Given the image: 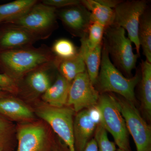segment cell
Segmentation results:
<instances>
[{"label":"cell","mask_w":151,"mask_h":151,"mask_svg":"<svg viewBox=\"0 0 151 151\" xmlns=\"http://www.w3.org/2000/svg\"><path fill=\"white\" fill-rule=\"evenodd\" d=\"M94 139L97 142L98 151H116V144L108 137L107 131L100 124L95 130Z\"/></svg>","instance_id":"obj_25"},{"label":"cell","mask_w":151,"mask_h":151,"mask_svg":"<svg viewBox=\"0 0 151 151\" xmlns=\"http://www.w3.org/2000/svg\"><path fill=\"white\" fill-rule=\"evenodd\" d=\"M99 4L111 9H114L123 1L120 0H96Z\"/></svg>","instance_id":"obj_29"},{"label":"cell","mask_w":151,"mask_h":151,"mask_svg":"<svg viewBox=\"0 0 151 151\" xmlns=\"http://www.w3.org/2000/svg\"><path fill=\"white\" fill-rule=\"evenodd\" d=\"M37 2L36 0H16L0 5V23H9L19 18Z\"/></svg>","instance_id":"obj_18"},{"label":"cell","mask_w":151,"mask_h":151,"mask_svg":"<svg viewBox=\"0 0 151 151\" xmlns=\"http://www.w3.org/2000/svg\"><path fill=\"white\" fill-rule=\"evenodd\" d=\"M128 132L134 142L137 151H151V127L147 124L134 103L124 98H116Z\"/></svg>","instance_id":"obj_6"},{"label":"cell","mask_w":151,"mask_h":151,"mask_svg":"<svg viewBox=\"0 0 151 151\" xmlns=\"http://www.w3.org/2000/svg\"><path fill=\"white\" fill-rule=\"evenodd\" d=\"M11 127L8 122L0 115V147L3 148L8 139Z\"/></svg>","instance_id":"obj_26"},{"label":"cell","mask_w":151,"mask_h":151,"mask_svg":"<svg viewBox=\"0 0 151 151\" xmlns=\"http://www.w3.org/2000/svg\"><path fill=\"white\" fill-rule=\"evenodd\" d=\"M70 84L71 82L59 74L54 83L42 94V100L52 107H64L67 104Z\"/></svg>","instance_id":"obj_15"},{"label":"cell","mask_w":151,"mask_h":151,"mask_svg":"<svg viewBox=\"0 0 151 151\" xmlns=\"http://www.w3.org/2000/svg\"><path fill=\"white\" fill-rule=\"evenodd\" d=\"M75 111L70 107L55 108L47 104L38 107L36 114L50 125L67 146L69 151H76L73 134Z\"/></svg>","instance_id":"obj_5"},{"label":"cell","mask_w":151,"mask_h":151,"mask_svg":"<svg viewBox=\"0 0 151 151\" xmlns=\"http://www.w3.org/2000/svg\"><path fill=\"white\" fill-rule=\"evenodd\" d=\"M42 3L46 5L53 7L55 8L67 7L81 4V1L78 0H45Z\"/></svg>","instance_id":"obj_27"},{"label":"cell","mask_w":151,"mask_h":151,"mask_svg":"<svg viewBox=\"0 0 151 151\" xmlns=\"http://www.w3.org/2000/svg\"><path fill=\"white\" fill-rule=\"evenodd\" d=\"M100 122V113L96 106L77 113L73 120L76 151H84Z\"/></svg>","instance_id":"obj_10"},{"label":"cell","mask_w":151,"mask_h":151,"mask_svg":"<svg viewBox=\"0 0 151 151\" xmlns=\"http://www.w3.org/2000/svg\"><path fill=\"white\" fill-rule=\"evenodd\" d=\"M96 107L100 113V124L113 136L119 149L132 151L129 132L116 97L108 93L100 94Z\"/></svg>","instance_id":"obj_4"},{"label":"cell","mask_w":151,"mask_h":151,"mask_svg":"<svg viewBox=\"0 0 151 151\" xmlns=\"http://www.w3.org/2000/svg\"><path fill=\"white\" fill-rule=\"evenodd\" d=\"M56 65L60 75L70 82L86 70L83 57L78 51V54L69 59L58 60L56 58Z\"/></svg>","instance_id":"obj_21"},{"label":"cell","mask_w":151,"mask_h":151,"mask_svg":"<svg viewBox=\"0 0 151 151\" xmlns=\"http://www.w3.org/2000/svg\"><path fill=\"white\" fill-rule=\"evenodd\" d=\"M5 93L4 91H0V98L5 97Z\"/></svg>","instance_id":"obj_31"},{"label":"cell","mask_w":151,"mask_h":151,"mask_svg":"<svg viewBox=\"0 0 151 151\" xmlns=\"http://www.w3.org/2000/svg\"><path fill=\"white\" fill-rule=\"evenodd\" d=\"M80 40L81 46L78 52L83 57L87 74L94 86L100 71L103 42L95 48L90 49L86 46L84 39L81 38Z\"/></svg>","instance_id":"obj_16"},{"label":"cell","mask_w":151,"mask_h":151,"mask_svg":"<svg viewBox=\"0 0 151 151\" xmlns=\"http://www.w3.org/2000/svg\"><path fill=\"white\" fill-rule=\"evenodd\" d=\"M56 59L49 49L43 47H24L5 50L0 54V60L13 78L21 77L37 68L54 62Z\"/></svg>","instance_id":"obj_2"},{"label":"cell","mask_w":151,"mask_h":151,"mask_svg":"<svg viewBox=\"0 0 151 151\" xmlns=\"http://www.w3.org/2000/svg\"><path fill=\"white\" fill-rule=\"evenodd\" d=\"M53 151H65L63 150L62 149H60L59 148H56L55 149V150H54Z\"/></svg>","instance_id":"obj_32"},{"label":"cell","mask_w":151,"mask_h":151,"mask_svg":"<svg viewBox=\"0 0 151 151\" xmlns=\"http://www.w3.org/2000/svg\"><path fill=\"white\" fill-rule=\"evenodd\" d=\"M52 52L58 60H64L73 58L78 51L74 44L67 39H60L54 42Z\"/></svg>","instance_id":"obj_23"},{"label":"cell","mask_w":151,"mask_h":151,"mask_svg":"<svg viewBox=\"0 0 151 151\" xmlns=\"http://www.w3.org/2000/svg\"><path fill=\"white\" fill-rule=\"evenodd\" d=\"M0 115L17 121H27L34 117L32 111L24 103L11 97L0 98Z\"/></svg>","instance_id":"obj_17"},{"label":"cell","mask_w":151,"mask_h":151,"mask_svg":"<svg viewBox=\"0 0 151 151\" xmlns=\"http://www.w3.org/2000/svg\"><path fill=\"white\" fill-rule=\"evenodd\" d=\"M81 4L90 12L92 22H97L105 28L114 23V9L103 5L96 0H82Z\"/></svg>","instance_id":"obj_20"},{"label":"cell","mask_w":151,"mask_h":151,"mask_svg":"<svg viewBox=\"0 0 151 151\" xmlns=\"http://www.w3.org/2000/svg\"><path fill=\"white\" fill-rule=\"evenodd\" d=\"M84 151H98V145L94 138L90 140L88 142Z\"/></svg>","instance_id":"obj_30"},{"label":"cell","mask_w":151,"mask_h":151,"mask_svg":"<svg viewBox=\"0 0 151 151\" xmlns=\"http://www.w3.org/2000/svg\"><path fill=\"white\" fill-rule=\"evenodd\" d=\"M0 88L4 91L14 92L17 88L16 83L14 79L8 74L0 73Z\"/></svg>","instance_id":"obj_28"},{"label":"cell","mask_w":151,"mask_h":151,"mask_svg":"<svg viewBox=\"0 0 151 151\" xmlns=\"http://www.w3.org/2000/svg\"><path fill=\"white\" fill-rule=\"evenodd\" d=\"M132 43L122 28L114 24L105 28L103 46L113 60V65L128 75H131L136 68L139 56L134 53Z\"/></svg>","instance_id":"obj_3"},{"label":"cell","mask_w":151,"mask_h":151,"mask_svg":"<svg viewBox=\"0 0 151 151\" xmlns=\"http://www.w3.org/2000/svg\"><path fill=\"white\" fill-rule=\"evenodd\" d=\"M0 151H3V149L2 148L0 147Z\"/></svg>","instance_id":"obj_35"},{"label":"cell","mask_w":151,"mask_h":151,"mask_svg":"<svg viewBox=\"0 0 151 151\" xmlns=\"http://www.w3.org/2000/svg\"><path fill=\"white\" fill-rule=\"evenodd\" d=\"M100 94L90 81L86 70L77 75L71 82L66 105L72 106L77 113L95 107Z\"/></svg>","instance_id":"obj_9"},{"label":"cell","mask_w":151,"mask_h":151,"mask_svg":"<svg viewBox=\"0 0 151 151\" xmlns=\"http://www.w3.org/2000/svg\"><path fill=\"white\" fill-rule=\"evenodd\" d=\"M0 91H4L2 89H1V88H0Z\"/></svg>","instance_id":"obj_34"},{"label":"cell","mask_w":151,"mask_h":151,"mask_svg":"<svg viewBox=\"0 0 151 151\" xmlns=\"http://www.w3.org/2000/svg\"><path fill=\"white\" fill-rule=\"evenodd\" d=\"M147 6V2L144 0L123 1L114 9L115 17L113 24L127 31L128 38L134 44L137 54L139 56V24L141 17Z\"/></svg>","instance_id":"obj_7"},{"label":"cell","mask_w":151,"mask_h":151,"mask_svg":"<svg viewBox=\"0 0 151 151\" xmlns=\"http://www.w3.org/2000/svg\"><path fill=\"white\" fill-rule=\"evenodd\" d=\"M105 27L97 22H92L88 29L87 34L81 38L84 39L86 46L93 49L103 43Z\"/></svg>","instance_id":"obj_24"},{"label":"cell","mask_w":151,"mask_h":151,"mask_svg":"<svg viewBox=\"0 0 151 151\" xmlns=\"http://www.w3.org/2000/svg\"><path fill=\"white\" fill-rule=\"evenodd\" d=\"M141 78V70L131 78L125 77L113 65L107 50L103 45L100 71L94 85L99 93L114 92L135 104L134 89Z\"/></svg>","instance_id":"obj_1"},{"label":"cell","mask_w":151,"mask_h":151,"mask_svg":"<svg viewBox=\"0 0 151 151\" xmlns=\"http://www.w3.org/2000/svg\"><path fill=\"white\" fill-rule=\"evenodd\" d=\"M140 92L142 107L147 119H151V63L142 60L141 63Z\"/></svg>","instance_id":"obj_19"},{"label":"cell","mask_w":151,"mask_h":151,"mask_svg":"<svg viewBox=\"0 0 151 151\" xmlns=\"http://www.w3.org/2000/svg\"><path fill=\"white\" fill-rule=\"evenodd\" d=\"M57 14L72 33L81 38L86 35L92 23L91 13L81 3L63 8Z\"/></svg>","instance_id":"obj_11"},{"label":"cell","mask_w":151,"mask_h":151,"mask_svg":"<svg viewBox=\"0 0 151 151\" xmlns=\"http://www.w3.org/2000/svg\"><path fill=\"white\" fill-rule=\"evenodd\" d=\"M55 67H57L56 60L26 73L25 84L27 89L34 94H43L51 85L50 72Z\"/></svg>","instance_id":"obj_14"},{"label":"cell","mask_w":151,"mask_h":151,"mask_svg":"<svg viewBox=\"0 0 151 151\" xmlns=\"http://www.w3.org/2000/svg\"><path fill=\"white\" fill-rule=\"evenodd\" d=\"M138 38L146 60L151 63V14L147 9L140 19Z\"/></svg>","instance_id":"obj_22"},{"label":"cell","mask_w":151,"mask_h":151,"mask_svg":"<svg viewBox=\"0 0 151 151\" xmlns=\"http://www.w3.org/2000/svg\"><path fill=\"white\" fill-rule=\"evenodd\" d=\"M17 151H46L47 137L44 127L31 124L22 126L17 133Z\"/></svg>","instance_id":"obj_12"},{"label":"cell","mask_w":151,"mask_h":151,"mask_svg":"<svg viewBox=\"0 0 151 151\" xmlns=\"http://www.w3.org/2000/svg\"><path fill=\"white\" fill-rule=\"evenodd\" d=\"M116 151H124L123 150H121V149H117V150H116Z\"/></svg>","instance_id":"obj_33"},{"label":"cell","mask_w":151,"mask_h":151,"mask_svg":"<svg viewBox=\"0 0 151 151\" xmlns=\"http://www.w3.org/2000/svg\"><path fill=\"white\" fill-rule=\"evenodd\" d=\"M37 3L26 13L9 23L27 30L41 38L55 25L57 9Z\"/></svg>","instance_id":"obj_8"},{"label":"cell","mask_w":151,"mask_h":151,"mask_svg":"<svg viewBox=\"0 0 151 151\" xmlns=\"http://www.w3.org/2000/svg\"><path fill=\"white\" fill-rule=\"evenodd\" d=\"M39 39V37L27 30L12 25L3 34L0 38V46L5 50L20 48L29 45Z\"/></svg>","instance_id":"obj_13"}]
</instances>
